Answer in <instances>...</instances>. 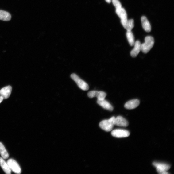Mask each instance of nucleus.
<instances>
[{"label":"nucleus","instance_id":"1","mask_svg":"<svg viewBox=\"0 0 174 174\" xmlns=\"http://www.w3.org/2000/svg\"><path fill=\"white\" fill-rule=\"evenodd\" d=\"M154 41L153 38L150 36L146 37L145 38V42L141 44V50L145 54L150 51L153 46Z\"/></svg>","mask_w":174,"mask_h":174},{"label":"nucleus","instance_id":"2","mask_svg":"<svg viewBox=\"0 0 174 174\" xmlns=\"http://www.w3.org/2000/svg\"><path fill=\"white\" fill-rule=\"evenodd\" d=\"M115 117H112L108 120H104L100 122L99 126L103 130L106 132L111 131L114 125V121Z\"/></svg>","mask_w":174,"mask_h":174},{"label":"nucleus","instance_id":"3","mask_svg":"<svg viewBox=\"0 0 174 174\" xmlns=\"http://www.w3.org/2000/svg\"><path fill=\"white\" fill-rule=\"evenodd\" d=\"M71 77L81 89L85 91L88 90L89 87L87 83L81 79L78 75L75 74H73L71 75Z\"/></svg>","mask_w":174,"mask_h":174},{"label":"nucleus","instance_id":"4","mask_svg":"<svg viewBox=\"0 0 174 174\" xmlns=\"http://www.w3.org/2000/svg\"><path fill=\"white\" fill-rule=\"evenodd\" d=\"M153 165L156 167L157 172L160 174H168L169 173L167 172L170 168V166L167 164L154 162Z\"/></svg>","mask_w":174,"mask_h":174},{"label":"nucleus","instance_id":"5","mask_svg":"<svg viewBox=\"0 0 174 174\" xmlns=\"http://www.w3.org/2000/svg\"><path fill=\"white\" fill-rule=\"evenodd\" d=\"M11 170L17 174H20L21 170L20 166L14 160L10 159L7 162Z\"/></svg>","mask_w":174,"mask_h":174},{"label":"nucleus","instance_id":"6","mask_svg":"<svg viewBox=\"0 0 174 174\" xmlns=\"http://www.w3.org/2000/svg\"><path fill=\"white\" fill-rule=\"evenodd\" d=\"M130 134L128 131L122 129H116L111 133L113 136L118 138L127 137L130 136Z\"/></svg>","mask_w":174,"mask_h":174},{"label":"nucleus","instance_id":"7","mask_svg":"<svg viewBox=\"0 0 174 174\" xmlns=\"http://www.w3.org/2000/svg\"><path fill=\"white\" fill-rule=\"evenodd\" d=\"M87 95L90 98L96 97L98 98V100H102L105 99L106 94L103 91H92L89 92Z\"/></svg>","mask_w":174,"mask_h":174},{"label":"nucleus","instance_id":"8","mask_svg":"<svg viewBox=\"0 0 174 174\" xmlns=\"http://www.w3.org/2000/svg\"><path fill=\"white\" fill-rule=\"evenodd\" d=\"M12 90L11 86L6 87L0 90V96L2 97L4 99H8L11 94Z\"/></svg>","mask_w":174,"mask_h":174},{"label":"nucleus","instance_id":"9","mask_svg":"<svg viewBox=\"0 0 174 174\" xmlns=\"http://www.w3.org/2000/svg\"><path fill=\"white\" fill-rule=\"evenodd\" d=\"M114 123V125L119 126L126 127L128 125L127 120L121 116L115 118Z\"/></svg>","mask_w":174,"mask_h":174},{"label":"nucleus","instance_id":"10","mask_svg":"<svg viewBox=\"0 0 174 174\" xmlns=\"http://www.w3.org/2000/svg\"><path fill=\"white\" fill-rule=\"evenodd\" d=\"M134 20L133 19L126 20H121V22L124 27L127 31H131L134 27Z\"/></svg>","mask_w":174,"mask_h":174},{"label":"nucleus","instance_id":"11","mask_svg":"<svg viewBox=\"0 0 174 174\" xmlns=\"http://www.w3.org/2000/svg\"><path fill=\"white\" fill-rule=\"evenodd\" d=\"M140 103V101L138 99L132 100L126 102L125 105V107L128 109H133L138 106Z\"/></svg>","mask_w":174,"mask_h":174},{"label":"nucleus","instance_id":"12","mask_svg":"<svg viewBox=\"0 0 174 174\" xmlns=\"http://www.w3.org/2000/svg\"><path fill=\"white\" fill-rule=\"evenodd\" d=\"M133 49L131 51L130 54L133 57H136L141 50V44L137 41L135 42Z\"/></svg>","mask_w":174,"mask_h":174},{"label":"nucleus","instance_id":"13","mask_svg":"<svg viewBox=\"0 0 174 174\" xmlns=\"http://www.w3.org/2000/svg\"><path fill=\"white\" fill-rule=\"evenodd\" d=\"M141 21L142 25L145 30L147 32H150L151 30V25L146 17L145 16L142 17Z\"/></svg>","mask_w":174,"mask_h":174},{"label":"nucleus","instance_id":"14","mask_svg":"<svg viewBox=\"0 0 174 174\" xmlns=\"http://www.w3.org/2000/svg\"><path fill=\"white\" fill-rule=\"evenodd\" d=\"M98 104L105 109L110 111H112L113 107L109 102L105 99L102 100H98Z\"/></svg>","mask_w":174,"mask_h":174},{"label":"nucleus","instance_id":"15","mask_svg":"<svg viewBox=\"0 0 174 174\" xmlns=\"http://www.w3.org/2000/svg\"><path fill=\"white\" fill-rule=\"evenodd\" d=\"M116 13L121 19V20H126L127 19V16L125 10L121 7L116 9Z\"/></svg>","mask_w":174,"mask_h":174},{"label":"nucleus","instance_id":"16","mask_svg":"<svg viewBox=\"0 0 174 174\" xmlns=\"http://www.w3.org/2000/svg\"><path fill=\"white\" fill-rule=\"evenodd\" d=\"M0 165L6 174H10L11 170L7 163H6L2 158L0 157Z\"/></svg>","mask_w":174,"mask_h":174},{"label":"nucleus","instance_id":"17","mask_svg":"<svg viewBox=\"0 0 174 174\" xmlns=\"http://www.w3.org/2000/svg\"><path fill=\"white\" fill-rule=\"evenodd\" d=\"M11 17L9 13L7 12L0 10V20L4 21L10 20Z\"/></svg>","mask_w":174,"mask_h":174},{"label":"nucleus","instance_id":"18","mask_svg":"<svg viewBox=\"0 0 174 174\" xmlns=\"http://www.w3.org/2000/svg\"><path fill=\"white\" fill-rule=\"evenodd\" d=\"M126 36L129 44L131 46H134L135 41L134 36L131 31H127Z\"/></svg>","mask_w":174,"mask_h":174},{"label":"nucleus","instance_id":"19","mask_svg":"<svg viewBox=\"0 0 174 174\" xmlns=\"http://www.w3.org/2000/svg\"><path fill=\"white\" fill-rule=\"evenodd\" d=\"M0 154L3 159H7L9 157L8 152L3 145L1 142H0Z\"/></svg>","mask_w":174,"mask_h":174},{"label":"nucleus","instance_id":"20","mask_svg":"<svg viewBox=\"0 0 174 174\" xmlns=\"http://www.w3.org/2000/svg\"><path fill=\"white\" fill-rule=\"evenodd\" d=\"M113 4L116 9L122 7V5L119 0H112Z\"/></svg>","mask_w":174,"mask_h":174},{"label":"nucleus","instance_id":"21","mask_svg":"<svg viewBox=\"0 0 174 174\" xmlns=\"http://www.w3.org/2000/svg\"><path fill=\"white\" fill-rule=\"evenodd\" d=\"M4 99L2 96H0V104L2 102Z\"/></svg>","mask_w":174,"mask_h":174},{"label":"nucleus","instance_id":"22","mask_svg":"<svg viewBox=\"0 0 174 174\" xmlns=\"http://www.w3.org/2000/svg\"><path fill=\"white\" fill-rule=\"evenodd\" d=\"M106 2L108 3H110L111 0H106Z\"/></svg>","mask_w":174,"mask_h":174}]
</instances>
